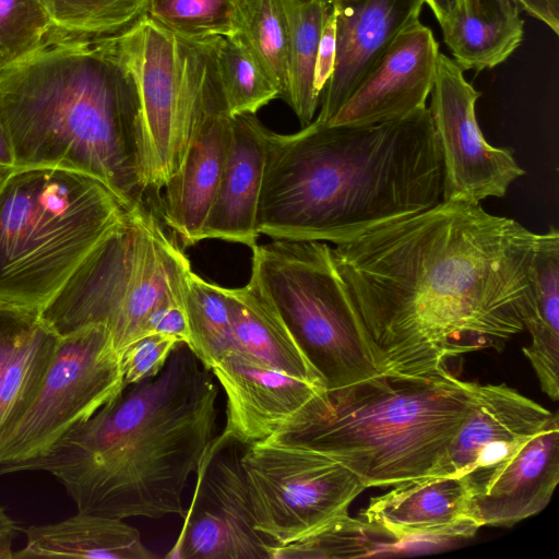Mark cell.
<instances>
[{
    "mask_svg": "<svg viewBox=\"0 0 559 559\" xmlns=\"http://www.w3.org/2000/svg\"><path fill=\"white\" fill-rule=\"evenodd\" d=\"M538 234L443 201L331 247L378 370L421 374L524 330Z\"/></svg>",
    "mask_w": 559,
    "mask_h": 559,
    "instance_id": "1",
    "label": "cell"
},
{
    "mask_svg": "<svg viewBox=\"0 0 559 559\" xmlns=\"http://www.w3.org/2000/svg\"><path fill=\"white\" fill-rule=\"evenodd\" d=\"M441 200L428 107L368 126L314 119L290 134L266 128L260 236L337 245Z\"/></svg>",
    "mask_w": 559,
    "mask_h": 559,
    "instance_id": "2",
    "label": "cell"
},
{
    "mask_svg": "<svg viewBox=\"0 0 559 559\" xmlns=\"http://www.w3.org/2000/svg\"><path fill=\"white\" fill-rule=\"evenodd\" d=\"M218 386L186 343L162 371L124 385L25 471H44L79 512L185 516L182 495L217 430Z\"/></svg>",
    "mask_w": 559,
    "mask_h": 559,
    "instance_id": "3",
    "label": "cell"
},
{
    "mask_svg": "<svg viewBox=\"0 0 559 559\" xmlns=\"http://www.w3.org/2000/svg\"><path fill=\"white\" fill-rule=\"evenodd\" d=\"M0 119L15 168L81 173L105 185L128 212L146 206L140 96L118 37L47 43L8 64Z\"/></svg>",
    "mask_w": 559,
    "mask_h": 559,
    "instance_id": "4",
    "label": "cell"
},
{
    "mask_svg": "<svg viewBox=\"0 0 559 559\" xmlns=\"http://www.w3.org/2000/svg\"><path fill=\"white\" fill-rule=\"evenodd\" d=\"M477 389L447 367L382 372L324 389L269 438L331 456L366 488L442 477Z\"/></svg>",
    "mask_w": 559,
    "mask_h": 559,
    "instance_id": "5",
    "label": "cell"
},
{
    "mask_svg": "<svg viewBox=\"0 0 559 559\" xmlns=\"http://www.w3.org/2000/svg\"><path fill=\"white\" fill-rule=\"evenodd\" d=\"M128 213L87 175L15 168L0 190V305L40 311Z\"/></svg>",
    "mask_w": 559,
    "mask_h": 559,
    "instance_id": "6",
    "label": "cell"
},
{
    "mask_svg": "<svg viewBox=\"0 0 559 559\" xmlns=\"http://www.w3.org/2000/svg\"><path fill=\"white\" fill-rule=\"evenodd\" d=\"M189 259L147 206L129 212L91 251L40 318L59 335L104 324L120 355L150 334L152 314L179 301Z\"/></svg>",
    "mask_w": 559,
    "mask_h": 559,
    "instance_id": "7",
    "label": "cell"
},
{
    "mask_svg": "<svg viewBox=\"0 0 559 559\" xmlns=\"http://www.w3.org/2000/svg\"><path fill=\"white\" fill-rule=\"evenodd\" d=\"M251 251L249 282L277 312L325 390L380 373L326 242L272 239Z\"/></svg>",
    "mask_w": 559,
    "mask_h": 559,
    "instance_id": "8",
    "label": "cell"
},
{
    "mask_svg": "<svg viewBox=\"0 0 559 559\" xmlns=\"http://www.w3.org/2000/svg\"><path fill=\"white\" fill-rule=\"evenodd\" d=\"M122 388L120 355L104 324L60 336L33 401L0 435V476L24 472Z\"/></svg>",
    "mask_w": 559,
    "mask_h": 559,
    "instance_id": "9",
    "label": "cell"
},
{
    "mask_svg": "<svg viewBox=\"0 0 559 559\" xmlns=\"http://www.w3.org/2000/svg\"><path fill=\"white\" fill-rule=\"evenodd\" d=\"M240 463L254 528L275 546L348 515L349 506L366 489L331 456L270 438L245 445Z\"/></svg>",
    "mask_w": 559,
    "mask_h": 559,
    "instance_id": "10",
    "label": "cell"
},
{
    "mask_svg": "<svg viewBox=\"0 0 559 559\" xmlns=\"http://www.w3.org/2000/svg\"><path fill=\"white\" fill-rule=\"evenodd\" d=\"M117 37L140 96L144 185L158 191L178 171L190 140L197 94L192 58L183 38L146 14Z\"/></svg>",
    "mask_w": 559,
    "mask_h": 559,
    "instance_id": "11",
    "label": "cell"
},
{
    "mask_svg": "<svg viewBox=\"0 0 559 559\" xmlns=\"http://www.w3.org/2000/svg\"><path fill=\"white\" fill-rule=\"evenodd\" d=\"M216 38H185L197 80L193 123L183 160L163 188L162 200L164 221L183 246L201 241L233 133V116L217 68Z\"/></svg>",
    "mask_w": 559,
    "mask_h": 559,
    "instance_id": "12",
    "label": "cell"
},
{
    "mask_svg": "<svg viewBox=\"0 0 559 559\" xmlns=\"http://www.w3.org/2000/svg\"><path fill=\"white\" fill-rule=\"evenodd\" d=\"M463 71L440 52L428 109L442 159V200L478 204L503 198L525 170L512 148L485 140L475 112L481 94Z\"/></svg>",
    "mask_w": 559,
    "mask_h": 559,
    "instance_id": "13",
    "label": "cell"
},
{
    "mask_svg": "<svg viewBox=\"0 0 559 559\" xmlns=\"http://www.w3.org/2000/svg\"><path fill=\"white\" fill-rule=\"evenodd\" d=\"M242 447L222 433L212 441L195 472L182 528L166 558L270 559L272 544L254 528L240 463Z\"/></svg>",
    "mask_w": 559,
    "mask_h": 559,
    "instance_id": "14",
    "label": "cell"
},
{
    "mask_svg": "<svg viewBox=\"0 0 559 559\" xmlns=\"http://www.w3.org/2000/svg\"><path fill=\"white\" fill-rule=\"evenodd\" d=\"M439 55L432 31L419 20L413 22L397 35L328 123L368 126L426 108Z\"/></svg>",
    "mask_w": 559,
    "mask_h": 559,
    "instance_id": "15",
    "label": "cell"
},
{
    "mask_svg": "<svg viewBox=\"0 0 559 559\" xmlns=\"http://www.w3.org/2000/svg\"><path fill=\"white\" fill-rule=\"evenodd\" d=\"M552 414L504 383L478 384L475 404L451 444L447 476L461 477L469 496L478 492Z\"/></svg>",
    "mask_w": 559,
    "mask_h": 559,
    "instance_id": "16",
    "label": "cell"
},
{
    "mask_svg": "<svg viewBox=\"0 0 559 559\" xmlns=\"http://www.w3.org/2000/svg\"><path fill=\"white\" fill-rule=\"evenodd\" d=\"M226 395L222 435L243 445L277 431L325 388L287 374L238 350L224 354L211 367Z\"/></svg>",
    "mask_w": 559,
    "mask_h": 559,
    "instance_id": "17",
    "label": "cell"
},
{
    "mask_svg": "<svg viewBox=\"0 0 559 559\" xmlns=\"http://www.w3.org/2000/svg\"><path fill=\"white\" fill-rule=\"evenodd\" d=\"M424 0H331L335 14L333 72L316 120L329 122L397 35L419 20Z\"/></svg>",
    "mask_w": 559,
    "mask_h": 559,
    "instance_id": "18",
    "label": "cell"
},
{
    "mask_svg": "<svg viewBox=\"0 0 559 559\" xmlns=\"http://www.w3.org/2000/svg\"><path fill=\"white\" fill-rule=\"evenodd\" d=\"M559 481V415L518 448L486 485L469 496L466 515L481 526L510 527L539 513Z\"/></svg>",
    "mask_w": 559,
    "mask_h": 559,
    "instance_id": "19",
    "label": "cell"
},
{
    "mask_svg": "<svg viewBox=\"0 0 559 559\" xmlns=\"http://www.w3.org/2000/svg\"><path fill=\"white\" fill-rule=\"evenodd\" d=\"M469 495L461 477L417 479L371 498L360 515L405 546L466 538L478 530L466 515Z\"/></svg>",
    "mask_w": 559,
    "mask_h": 559,
    "instance_id": "20",
    "label": "cell"
},
{
    "mask_svg": "<svg viewBox=\"0 0 559 559\" xmlns=\"http://www.w3.org/2000/svg\"><path fill=\"white\" fill-rule=\"evenodd\" d=\"M265 132L266 127L255 115L233 117L227 159L201 240L221 239L250 249L258 243L257 213L265 164Z\"/></svg>",
    "mask_w": 559,
    "mask_h": 559,
    "instance_id": "21",
    "label": "cell"
},
{
    "mask_svg": "<svg viewBox=\"0 0 559 559\" xmlns=\"http://www.w3.org/2000/svg\"><path fill=\"white\" fill-rule=\"evenodd\" d=\"M530 302L523 321L531 344L522 348L543 392L559 399V230L538 234L528 266Z\"/></svg>",
    "mask_w": 559,
    "mask_h": 559,
    "instance_id": "22",
    "label": "cell"
},
{
    "mask_svg": "<svg viewBox=\"0 0 559 559\" xmlns=\"http://www.w3.org/2000/svg\"><path fill=\"white\" fill-rule=\"evenodd\" d=\"M13 558L153 559L140 532L122 519L79 512L66 520L33 525Z\"/></svg>",
    "mask_w": 559,
    "mask_h": 559,
    "instance_id": "23",
    "label": "cell"
},
{
    "mask_svg": "<svg viewBox=\"0 0 559 559\" xmlns=\"http://www.w3.org/2000/svg\"><path fill=\"white\" fill-rule=\"evenodd\" d=\"M520 10L513 0H465L440 26L457 66L481 71L506 61L523 40Z\"/></svg>",
    "mask_w": 559,
    "mask_h": 559,
    "instance_id": "24",
    "label": "cell"
},
{
    "mask_svg": "<svg viewBox=\"0 0 559 559\" xmlns=\"http://www.w3.org/2000/svg\"><path fill=\"white\" fill-rule=\"evenodd\" d=\"M222 288L231 310L235 350L324 386L277 312L250 282L242 287Z\"/></svg>",
    "mask_w": 559,
    "mask_h": 559,
    "instance_id": "25",
    "label": "cell"
},
{
    "mask_svg": "<svg viewBox=\"0 0 559 559\" xmlns=\"http://www.w3.org/2000/svg\"><path fill=\"white\" fill-rule=\"evenodd\" d=\"M287 20L288 88L283 99L301 128L313 121L320 105L314 91V66L331 0H282Z\"/></svg>",
    "mask_w": 559,
    "mask_h": 559,
    "instance_id": "26",
    "label": "cell"
},
{
    "mask_svg": "<svg viewBox=\"0 0 559 559\" xmlns=\"http://www.w3.org/2000/svg\"><path fill=\"white\" fill-rule=\"evenodd\" d=\"M179 301L188 325L187 346L211 370L224 354L235 350L231 310L221 285L190 267L181 275Z\"/></svg>",
    "mask_w": 559,
    "mask_h": 559,
    "instance_id": "27",
    "label": "cell"
},
{
    "mask_svg": "<svg viewBox=\"0 0 559 559\" xmlns=\"http://www.w3.org/2000/svg\"><path fill=\"white\" fill-rule=\"evenodd\" d=\"M50 22L47 43H95L120 36L145 14L150 0H40Z\"/></svg>",
    "mask_w": 559,
    "mask_h": 559,
    "instance_id": "28",
    "label": "cell"
},
{
    "mask_svg": "<svg viewBox=\"0 0 559 559\" xmlns=\"http://www.w3.org/2000/svg\"><path fill=\"white\" fill-rule=\"evenodd\" d=\"M231 36L250 51L284 99L288 88V38L282 0H236Z\"/></svg>",
    "mask_w": 559,
    "mask_h": 559,
    "instance_id": "29",
    "label": "cell"
},
{
    "mask_svg": "<svg viewBox=\"0 0 559 559\" xmlns=\"http://www.w3.org/2000/svg\"><path fill=\"white\" fill-rule=\"evenodd\" d=\"M59 337L39 314L22 335L0 394V435L33 401L51 364Z\"/></svg>",
    "mask_w": 559,
    "mask_h": 559,
    "instance_id": "30",
    "label": "cell"
},
{
    "mask_svg": "<svg viewBox=\"0 0 559 559\" xmlns=\"http://www.w3.org/2000/svg\"><path fill=\"white\" fill-rule=\"evenodd\" d=\"M408 549L379 527L345 515L285 546L271 545L270 559L354 558Z\"/></svg>",
    "mask_w": 559,
    "mask_h": 559,
    "instance_id": "31",
    "label": "cell"
},
{
    "mask_svg": "<svg viewBox=\"0 0 559 559\" xmlns=\"http://www.w3.org/2000/svg\"><path fill=\"white\" fill-rule=\"evenodd\" d=\"M215 47L218 73L233 117L255 115L280 98V90L237 38L217 37Z\"/></svg>",
    "mask_w": 559,
    "mask_h": 559,
    "instance_id": "32",
    "label": "cell"
},
{
    "mask_svg": "<svg viewBox=\"0 0 559 559\" xmlns=\"http://www.w3.org/2000/svg\"><path fill=\"white\" fill-rule=\"evenodd\" d=\"M236 0H150L146 16L188 39L229 37L235 28Z\"/></svg>",
    "mask_w": 559,
    "mask_h": 559,
    "instance_id": "33",
    "label": "cell"
},
{
    "mask_svg": "<svg viewBox=\"0 0 559 559\" xmlns=\"http://www.w3.org/2000/svg\"><path fill=\"white\" fill-rule=\"evenodd\" d=\"M50 31L40 0H0V52L9 64L41 47Z\"/></svg>",
    "mask_w": 559,
    "mask_h": 559,
    "instance_id": "34",
    "label": "cell"
},
{
    "mask_svg": "<svg viewBox=\"0 0 559 559\" xmlns=\"http://www.w3.org/2000/svg\"><path fill=\"white\" fill-rule=\"evenodd\" d=\"M180 343L175 336L151 333L130 344L120 354L123 386L157 376Z\"/></svg>",
    "mask_w": 559,
    "mask_h": 559,
    "instance_id": "35",
    "label": "cell"
},
{
    "mask_svg": "<svg viewBox=\"0 0 559 559\" xmlns=\"http://www.w3.org/2000/svg\"><path fill=\"white\" fill-rule=\"evenodd\" d=\"M39 311L0 305V394L12 355Z\"/></svg>",
    "mask_w": 559,
    "mask_h": 559,
    "instance_id": "36",
    "label": "cell"
},
{
    "mask_svg": "<svg viewBox=\"0 0 559 559\" xmlns=\"http://www.w3.org/2000/svg\"><path fill=\"white\" fill-rule=\"evenodd\" d=\"M335 52V14L331 5L321 32L314 66V91L320 98L333 72Z\"/></svg>",
    "mask_w": 559,
    "mask_h": 559,
    "instance_id": "37",
    "label": "cell"
},
{
    "mask_svg": "<svg viewBox=\"0 0 559 559\" xmlns=\"http://www.w3.org/2000/svg\"><path fill=\"white\" fill-rule=\"evenodd\" d=\"M148 331L175 336L182 343H188V325L180 302L167 304L158 308L151 317Z\"/></svg>",
    "mask_w": 559,
    "mask_h": 559,
    "instance_id": "38",
    "label": "cell"
},
{
    "mask_svg": "<svg viewBox=\"0 0 559 559\" xmlns=\"http://www.w3.org/2000/svg\"><path fill=\"white\" fill-rule=\"evenodd\" d=\"M19 532L16 522L0 508V559H13L12 546Z\"/></svg>",
    "mask_w": 559,
    "mask_h": 559,
    "instance_id": "39",
    "label": "cell"
},
{
    "mask_svg": "<svg viewBox=\"0 0 559 559\" xmlns=\"http://www.w3.org/2000/svg\"><path fill=\"white\" fill-rule=\"evenodd\" d=\"M537 20L546 24L556 35L559 34V0H532Z\"/></svg>",
    "mask_w": 559,
    "mask_h": 559,
    "instance_id": "40",
    "label": "cell"
},
{
    "mask_svg": "<svg viewBox=\"0 0 559 559\" xmlns=\"http://www.w3.org/2000/svg\"><path fill=\"white\" fill-rule=\"evenodd\" d=\"M424 2L429 5L441 26L456 14L465 0H424Z\"/></svg>",
    "mask_w": 559,
    "mask_h": 559,
    "instance_id": "41",
    "label": "cell"
},
{
    "mask_svg": "<svg viewBox=\"0 0 559 559\" xmlns=\"http://www.w3.org/2000/svg\"><path fill=\"white\" fill-rule=\"evenodd\" d=\"M0 165L14 166V155L9 134L0 119Z\"/></svg>",
    "mask_w": 559,
    "mask_h": 559,
    "instance_id": "42",
    "label": "cell"
},
{
    "mask_svg": "<svg viewBox=\"0 0 559 559\" xmlns=\"http://www.w3.org/2000/svg\"><path fill=\"white\" fill-rule=\"evenodd\" d=\"M521 10H524L531 16L537 19L535 5L532 0H513Z\"/></svg>",
    "mask_w": 559,
    "mask_h": 559,
    "instance_id": "43",
    "label": "cell"
},
{
    "mask_svg": "<svg viewBox=\"0 0 559 559\" xmlns=\"http://www.w3.org/2000/svg\"><path fill=\"white\" fill-rule=\"evenodd\" d=\"M15 167L0 165V190L10 175L14 171Z\"/></svg>",
    "mask_w": 559,
    "mask_h": 559,
    "instance_id": "44",
    "label": "cell"
},
{
    "mask_svg": "<svg viewBox=\"0 0 559 559\" xmlns=\"http://www.w3.org/2000/svg\"><path fill=\"white\" fill-rule=\"evenodd\" d=\"M8 64L5 57L0 52V75Z\"/></svg>",
    "mask_w": 559,
    "mask_h": 559,
    "instance_id": "45",
    "label": "cell"
}]
</instances>
